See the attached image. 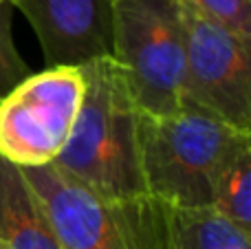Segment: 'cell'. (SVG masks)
<instances>
[{"label": "cell", "instance_id": "obj_1", "mask_svg": "<svg viewBox=\"0 0 251 249\" xmlns=\"http://www.w3.org/2000/svg\"><path fill=\"white\" fill-rule=\"evenodd\" d=\"M84 97L53 166L106 199L146 194L137 150V106L113 57L79 66Z\"/></svg>", "mask_w": 251, "mask_h": 249}, {"label": "cell", "instance_id": "obj_2", "mask_svg": "<svg viewBox=\"0 0 251 249\" xmlns=\"http://www.w3.org/2000/svg\"><path fill=\"white\" fill-rule=\"evenodd\" d=\"M251 135L192 106L170 115H137L139 168L146 194L170 207L199 210L212 203L223 163Z\"/></svg>", "mask_w": 251, "mask_h": 249}, {"label": "cell", "instance_id": "obj_3", "mask_svg": "<svg viewBox=\"0 0 251 249\" xmlns=\"http://www.w3.org/2000/svg\"><path fill=\"white\" fill-rule=\"evenodd\" d=\"M22 174L62 249H174V207L148 194L100 197L53 163Z\"/></svg>", "mask_w": 251, "mask_h": 249}, {"label": "cell", "instance_id": "obj_4", "mask_svg": "<svg viewBox=\"0 0 251 249\" xmlns=\"http://www.w3.org/2000/svg\"><path fill=\"white\" fill-rule=\"evenodd\" d=\"M110 57L122 69L139 113L170 115L181 110L185 106L181 0H117Z\"/></svg>", "mask_w": 251, "mask_h": 249}, {"label": "cell", "instance_id": "obj_5", "mask_svg": "<svg viewBox=\"0 0 251 249\" xmlns=\"http://www.w3.org/2000/svg\"><path fill=\"white\" fill-rule=\"evenodd\" d=\"M82 97L79 66H53L25 77L0 101V157L22 170L55 163Z\"/></svg>", "mask_w": 251, "mask_h": 249}, {"label": "cell", "instance_id": "obj_6", "mask_svg": "<svg viewBox=\"0 0 251 249\" xmlns=\"http://www.w3.org/2000/svg\"><path fill=\"white\" fill-rule=\"evenodd\" d=\"M185 20L183 104L251 135V42L181 0Z\"/></svg>", "mask_w": 251, "mask_h": 249}, {"label": "cell", "instance_id": "obj_7", "mask_svg": "<svg viewBox=\"0 0 251 249\" xmlns=\"http://www.w3.org/2000/svg\"><path fill=\"white\" fill-rule=\"evenodd\" d=\"M29 20L47 69L82 66L110 55L117 0H9Z\"/></svg>", "mask_w": 251, "mask_h": 249}, {"label": "cell", "instance_id": "obj_8", "mask_svg": "<svg viewBox=\"0 0 251 249\" xmlns=\"http://www.w3.org/2000/svg\"><path fill=\"white\" fill-rule=\"evenodd\" d=\"M0 245L4 249H62L42 203L18 166L0 157Z\"/></svg>", "mask_w": 251, "mask_h": 249}, {"label": "cell", "instance_id": "obj_9", "mask_svg": "<svg viewBox=\"0 0 251 249\" xmlns=\"http://www.w3.org/2000/svg\"><path fill=\"white\" fill-rule=\"evenodd\" d=\"M209 210L251 236V141L240 146L218 170Z\"/></svg>", "mask_w": 251, "mask_h": 249}, {"label": "cell", "instance_id": "obj_10", "mask_svg": "<svg viewBox=\"0 0 251 249\" xmlns=\"http://www.w3.org/2000/svg\"><path fill=\"white\" fill-rule=\"evenodd\" d=\"M174 249H251V236L209 207H174Z\"/></svg>", "mask_w": 251, "mask_h": 249}, {"label": "cell", "instance_id": "obj_11", "mask_svg": "<svg viewBox=\"0 0 251 249\" xmlns=\"http://www.w3.org/2000/svg\"><path fill=\"white\" fill-rule=\"evenodd\" d=\"M11 16L13 7L9 0L0 2V101L18 86L31 71L20 57L11 35Z\"/></svg>", "mask_w": 251, "mask_h": 249}, {"label": "cell", "instance_id": "obj_12", "mask_svg": "<svg viewBox=\"0 0 251 249\" xmlns=\"http://www.w3.org/2000/svg\"><path fill=\"white\" fill-rule=\"evenodd\" d=\"M205 18L251 42V0H187Z\"/></svg>", "mask_w": 251, "mask_h": 249}, {"label": "cell", "instance_id": "obj_13", "mask_svg": "<svg viewBox=\"0 0 251 249\" xmlns=\"http://www.w3.org/2000/svg\"><path fill=\"white\" fill-rule=\"evenodd\" d=\"M0 249H4V247H2V245H0Z\"/></svg>", "mask_w": 251, "mask_h": 249}, {"label": "cell", "instance_id": "obj_14", "mask_svg": "<svg viewBox=\"0 0 251 249\" xmlns=\"http://www.w3.org/2000/svg\"><path fill=\"white\" fill-rule=\"evenodd\" d=\"M0 2H4V0H0Z\"/></svg>", "mask_w": 251, "mask_h": 249}]
</instances>
